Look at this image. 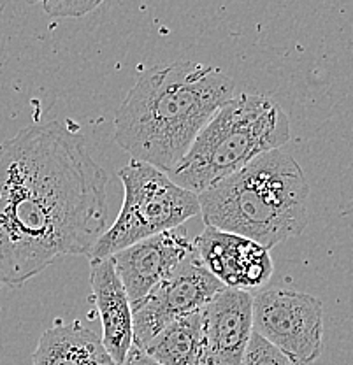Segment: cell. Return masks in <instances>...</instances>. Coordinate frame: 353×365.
<instances>
[{
	"instance_id": "6da1fadb",
	"label": "cell",
	"mask_w": 353,
	"mask_h": 365,
	"mask_svg": "<svg viewBox=\"0 0 353 365\" xmlns=\"http://www.w3.org/2000/svg\"><path fill=\"white\" fill-rule=\"evenodd\" d=\"M106 170L67 123L32 125L0 148V283L24 284L108 230Z\"/></svg>"
},
{
	"instance_id": "7a4b0ae2",
	"label": "cell",
	"mask_w": 353,
	"mask_h": 365,
	"mask_svg": "<svg viewBox=\"0 0 353 365\" xmlns=\"http://www.w3.org/2000/svg\"><path fill=\"white\" fill-rule=\"evenodd\" d=\"M234 98L218 67L176 62L144 72L115 116V140L135 162L169 174L215 113Z\"/></svg>"
},
{
	"instance_id": "3957f363",
	"label": "cell",
	"mask_w": 353,
	"mask_h": 365,
	"mask_svg": "<svg viewBox=\"0 0 353 365\" xmlns=\"http://www.w3.org/2000/svg\"><path fill=\"white\" fill-rule=\"evenodd\" d=\"M197 197L206 227L241 235L265 250L299 237L307 225L309 185L297 160L283 148L264 153Z\"/></svg>"
},
{
	"instance_id": "277c9868",
	"label": "cell",
	"mask_w": 353,
	"mask_h": 365,
	"mask_svg": "<svg viewBox=\"0 0 353 365\" xmlns=\"http://www.w3.org/2000/svg\"><path fill=\"white\" fill-rule=\"evenodd\" d=\"M290 139V120L264 95L241 93L223 104L167 176L188 192H206Z\"/></svg>"
},
{
	"instance_id": "5b68a950",
	"label": "cell",
	"mask_w": 353,
	"mask_h": 365,
	"mask_svg": "<svg viewBox=\"0 0 353 365\" xmlns=\"http://www.w3.org/2000/svg\"><path fill=\"white\" fill-rule=\"evenodd\" d=\"M118 176L125 188L123 205L90 250V262L106 260L135 242L180 228L200 212L199 197L178 186L157 167L132 160L118 170Z\"/></svg>"
},
{
	"instance_id": "8992f818",
	"label": "cell",
	"mask_w": 353,
	"mask_h": 365,
	"mask_svg": "<svg viewBox=\"0 0 353 365\" xmlns=\"http://www.w3.org/2000/svg\"><path fill=\"white\" fill-rule=\"evenodd\" d=\"M253 332L297 365H311L324 348V304L295 290H264L253 297Z\"/></svg>"
},
{
	"instance_id": "52a82bcc",
	"label": "cell",
	"mask_w": 353,
	"mask_h": 365,
	"mask_svg": "<svg viewBox=\"0 0 353 365\" xmlns=\"http://www.w3.org/2000/svg\"><path fill=\"white\" fill-rule=\"evenodd\" d=\"M223 288L204 267L195 251L167 279L155 287L146 299L132 306L134 344L144 349L169 323L204 309Z\"/></svg>"
},
{
	"instance_id": "ba28073f",
	"label": "cell",
	"mask_w": 353,
	"mask_h": 365,
	"mask_svg": "<svg viewBox=\"0 0 353 365\" xmlns=\"http://www.w3.org/2000/svg\"><path fill=\"white\" fill-rule=\"evenodd\" d=\"M195 253V245L183 228L162 232L113 255L118 277L123 283L131 306L141 302L155 287L167 279Z\"/></svg>"
},
{
	"instance_id": "9c48e42d",
	"label": "cell",
	"mask_w": 353,
	"mask_h": 365,
	"mask_svg": "<svg viewBox=\"0 0 353 365\" xmlns=\"http://www.w3.org/2000/svg\"><path fill=\"white\" fill-rule=\"evenodd\" d=\"M197 257L225 288H259L272 274L269 250L230 232L204 228L193 241Z\"/></svg>"
},
{
	"instance_id": "30bf717a",
	"label": "cell",
	"mask_w": 353,
	"mask_h": 365,
	"mask_svg": "<svg viewBox=\"0 0 353 365\" xmlns=\"http://www.w3.org/2000/svg\"><path fill=\"white\" fill-rule=\"evenodd\" d=\"M203 330L200 365H241L253 334V295L223 288L203 309Z\"/></svg>"
},
{
	"instance_id": "8fae6325",
	"label": "cell",
	"mask_w": 353,
	"mask_h": 365,
	"mask_svg": "<svg viewBox=\"0 0 353 365\" xmlns=\"http://www.w3.org/2000/svg\"><path fill=\"white\" fill-rule=\"evenodd\" d=\"M90 283L102 322V344L115 364L121 365L134 344L132 306L111 258L90 262Z\"/></svg>"
},
{
	"instance_id": "7c38bea8",
	"label": "cell",
	"mask_w": 353,
	"mask_h": 365,
	"mask_svg": "<svg viewBox=\"0 0 353 365\" xmlns=\"http://www.w3.org/2000/svg\"><path fill=\"white\" fill-rule=\"evenodd\" d=\"M34 365H116L98 334L79 322L56 323L41 336Z\"/></svg>"
},
{
	"instance_id": "4fadbf2b",
	"label": "cell",
	"mask_w": 353,
	"mask_h": 365,
	"mask_svg": "<svg viewBox=\"0 0 353 365\" xmlns=\"http://www.w3.org/2000/svg\"><path fill=\"white\" fill-rule=\"evenodd\" d=\"M144 351L160 365H200L204 355L203 309L169 323Z\"/></svg>"
},
{
	"instance_id": "5bb4252c",
	"label": "cell",
	"mask_w": 353,
	"mask_h": 365,
	"mask_svg": "<svg viewBox=\"0 0 353 365\" xmlns=\"http://www.w3.org/2000/svg\"><path fill=\"white\" fill-rule=\"evenodd\" d=\"M241 365H297L282 349L276 348L259 334L253 332L246 346Z\"/></svg>"
},
{
	"instance_id": "9a60e30c",
	"label": "cell",
	"mask_w": 353,
	"mask_h": 365,
	"mask_svg": "<svg viewBox=\"0 0 353 365\" xmlns=\"http://www.w3.org/2000/svg\"><path fill=\"white\" fill-rule=\"evenodd\" d=\"M101 6V2H90V0H66V2H56V0H49L44 2L43 7L48 14L51 16H85V14L92 13L93 9Z\"/></svg>"
},
{
	"instance_id": "2e32d148",
	"label": "cell",
	"mask_w": 353,
	"mask_h": 365,
	"mask_svg": "<svg viewBox=\"0 0 353 365\" xmlns=\"http://www.w3.org/2000/svg\"><path fill=\"white\" fill-rule=\"evenodd\" d=\"M121 365H160L155 359H151L143 348H139L138 344H132V348L128 349L127 356H125L123 364Z\"/></svg>"
}]
</instances>
